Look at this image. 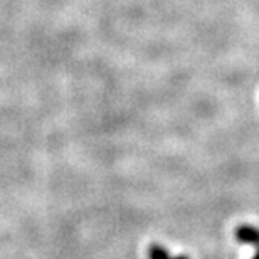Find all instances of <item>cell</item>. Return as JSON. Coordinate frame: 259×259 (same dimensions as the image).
<instances>
[{
	"label": "cell",
	"instance_id": "3",
	"mask_svg": "<svg viewBox=\"0 0 259 259\" xmlns=\"http://www.w3.org/2000/svg\"><path fill=\"white\" fill-rule=\"evenodd\" d=\"M252 259H259V247H257V249H256V254L252 256Z\"/></svg>",
	"mask_w": 259,
	"mask_h": 259
},
{
	"label": "cell",
	"instance_id": "4",
	"mask_svg": "<svg viewBox=\"0 0 259 259\" xmlns=\"http://www.w3.org/2000/svg\"><path fill=\"white\" fill-rule=\"evenodd\" d=\"M172 259H189V257H185V256H177V257H172Z\"/></svg>",
	"mask_w": 259,
	"mask_h": 259
},
{
	"label": "cell",
	"instance_id": "2",
	"mask_svg": "<svg viewBox=\"0 0 259 259\" xmlns=\"http://www.w3.org/2000/svg\"><path fill=\"white\" fill-rule=\"evenodd\" d=\"M148 257L150 259H172V256L168 254V251L165 249V247L158 246V244H153L152 247H150Z\"/></svg>",
	"mask_w": 259,
	"mask_h": 259
},
{
	"label": "cell",
	"instance_id": "1",
	"mask_svg": "<svg viewBox=\"0 0 259 259\" xmlns=\"http://www.w3.org/2000/svg\"><path fill=\"white\" fill-rule=\"evenodd\" d=\"M236 239L246 244H252L257 249L259 247V229L252 226H239L236 229Z\"/></svg>",
	"mask_w": 259,
	"mask_h": 259
}]
</instances>
